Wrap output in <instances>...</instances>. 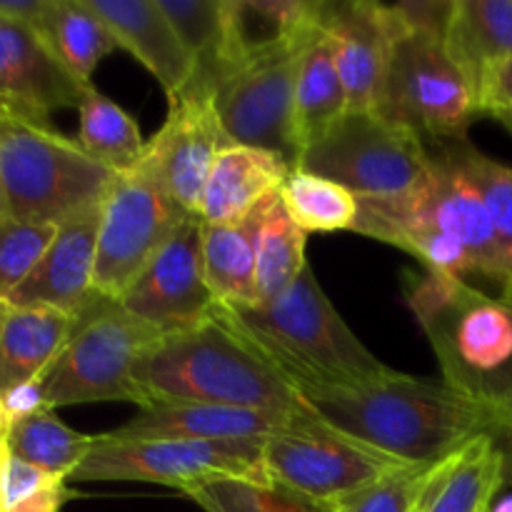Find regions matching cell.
Listing matches in <instances>:
<instances>
[{"instance_id":"23","label":"cell","mask_w":512,"mask_h":512,"mask_svg":"<svg viewBox=\"0 0 512 512\" xmlns=\"http://www.w3.org/2000/svg\"><path fill=\"white\" fill-rule=\"evenodd\" d=\"M443 40L478 98L485 75L512 58V0H453Z\"/></svg>"},{"instance_id":"21","label":"cell","mask_w":512,"mask_h":512,"mask_svg":"<svg viewBox=\"0 0 512 512\" xmlns=\"http://www.w3.org/2000/svg\"><path fill=\"white\" fill-rule=\"evenodd\" d=\"M70 330L73 315L0 300V400L38 383L65 348Z\"/></svg>"},{"instance_id":"1","label":"cell","mask_w":512,"mask_h":512,"mask_svg":"<svg viewBox=\"0 0 512 512\" xmlns=\"http://www.w3.org/2000/svg\"><path fill=\"white\" fill-rule=\"evenodd\" d=\"M300 400L330 430L405 465L440 463L495 423L480 400L395 370L350 388L305 390Z\"/></svg>"},{"instance_id":"40","label":"cell","mask_w":512,"mask_h":512,"mask_svg":"<svg viewBox=\"0 0 512 512\" xmlns=\"http://www.w3.org/2000/svg\"><path fill=\"white\" fill-rule=\"evenodd\" d=\"M48 5L50 0H0V18L28 25V28H38Z\"/></svg>"},{"instance_id":"20","label":"cell","mask_w":512,"mask_h":512,"mask_svg":"<svg viewBox=\"0 0 512 512\" xmlns=\"http://www.w3.org/2000/svg\"><path fill=\"white\" fill-rule=\"evenodd\" d=\"M293 165L270 150L250 145H225L210 168L200 200V220L210 225L238 223L260 200L285 183Z\"/></svg>"},{"instance_id":"12","label":"cell","mask_w":512,"mask_h":512,"mask_svg":"<svg viewBox=\"0 0 512 512\" xmlns=\"http://www.w3.org/2000/svg\"><path fill=\"white\" fill-rule=\"evenodd\" d=\"M118 303L160 335L193 330L213 318L220 303L205 280L200 215H190L175 230Z\"/></svg>"},{"instance_id":"33","label":"cell","mask_w":512,"mask_h":512,"mask_svg":"<svg viewBox=\"0 0 512 512\" xmlns=\"http://www.w3.org/2000/svg\"><path fill=\"white\" fill-rule=\"evenodd\" d=\"M455 155L460 165L473 180L475 188L483 195L485 205L493 218L495 233H498L500 250H503L505 268H508V280L512 278V168L488 158L480 150H475L468 140H455Z\"/></svg>"},{"instance_id":"30","label":"cell","mask_w":512,"mask_h":512,"mask_svg":"<svg viewBox=\"0 0 512 512\" xmlns=\"http://www.w3.org/2000/svg\"><path fill=\"white\" fill-rule=\"evenodd\" d=\"M285 210L305 233L353 230L360 203L350 190L320 175L293 168L280 185Z\"/></svg>"},{"instance_id":"24","label":"cell","mask_w":512,"mask_h":512,"mask_svg":"<svg viewBox=\"0 0 512 512\" xmlns=\"http://www.w3.org/2000/svg\"><path fill=\"white\" fill-rule=\"evenodd\" d=\"M263 200L238 223H203V268L210 293L223 308L240 310L258 305L255 263Z\"/></svg>"},{"instance_id":"29","label":"cell","mask_w":512,"mask_h":512,"mask_svg":"<svg viewBox=\"0 0 512 512\" xmlns=\"http://www.w3.org/2000/svg\"><path fill=\"white\" fill-rule=\"evenodd\" d=\"M80 135L78 143L90 158L103 163L115 173L133 170L145 153L148 140L140 135L133 115L125 113L115 100L90 85L78 105Z\"/></svg>"},{"instance_id":"17","label":"cell","mask_w":512,"mask_h":512,"mask_svg":"<svg viewBox=\"0 0 512 512\" xmlns=\"http://www.w3.org/2000/svg\"><path fill=\"white\" fill-rule=\"evenodd\" d=\"M310 413H273V410L230 408V405H153L135 415L123 428L110 430L115 438H188L265 443L303 425Z\"/></svg>"},{"instance_id":"43","label":"cell","mask_w":512,"mask_h":512,"mask_svg":"<svg viewBox=\"0 0 512 512\" xmlns=\"http://www.w3.org/2000/svg\"><path fill=\"white\" fill-rule=\"evenodd\" d=\"M5 428H0V485H3V468H5V458H8V450H5ZM0 512H3V505H0Z\"/></svg>"},{"instance_id":"25","label":"cell","mask_w":512,"mask_h":512,"mask_svg":"<svg viewBox=\"0 0 512 512\" xmlns=\"http://www.w3.org/2000/svg\"><path fill=\"white\" fill-rule=\"evenodd\" d=\"M345 110L348 100L320 10L318 23L300 43L298 70H295V130H298L300 150L323 135Z\"/></svg>"},{"instance_id":"39","label":"cell","mask_w":512,"mask_h":512,"mask_svg":"<svg viewBox=\"0 0 512 512\" xmlns=\"http://www.w3.org/2000/svg\"><path fill=\"white\" fill-rule=\"evenodd\" d=\"M73 495L75 493L68 488V480H55L53 485H48V488L40 490L38 495H33V498L25 500L18 508L8 512H60Z\"/></svg>"},{"instance_id":"44","label":"cell","mask_w":512,"mask_h":512,"mask_svg":"<svg viewBox=\"0 0 512 512\" xmlns=\"http://www.w3.org/2000/svg\"><path fill=\"white\" fill-rule=\"evenodd\" d=\"M500 300H503V303L512 305V278L505 280V283H503V295H500Z\"/></svg>"},{"instance_id":"34","label":"cell","mask_w":512,"mask_h":512,"mask_svg":"<svg viewBox=\"0 0 512 512\" xmlns=\"http://www.w3.org/2000/svg\"><path fill=\"white\" fill-rule=\"evenodd\" d=\"M58 235L53 223H25L0 213V300H8Z\"/></svg>"},{"instance_id":"14","label":"cell","mask_w":512,"mask_h":512,"mask_svg":"<svg viewBox=\"0 0 512 512\" xmlns=\"http://www.w3.org/2000/svg\"><path fill=\"white\" fill-rule=\"evenodd\" d=\"M348 113H380L388 88L393 25L383 3H323Z\"/></svg>"},{"instance_id":"38","label":"cell","mask_w":512,"mask_h":512,"mask_svg":"<svg viewBox=\"0 0 512 512\" xmlns=\"http://www.w3.org/2000/svg\"><path fill=\"white\" fill-rule=\"evenodd\" d=\"M508 308L512 313V305H508ZM470 398L488 405L495 413V420L512 418V360L503 370H498V373L490 375V378L480 380V383L470 390ZM490 428H493V425H490Z\"/></svg>"},{"instance_id":"28","label":"cell","mask_w":512,"mask_h":512,"mask_svg":"<svg viewBox=\"0 0 512 512\" xmlns=\"http://www.w3.org/2000/svg\"><path fill=\"white\" fill-rule=\"evenodd\" d=\"M305 245H308V233L293 223L280 198V190H275L263 200V213H260L258 263H255L258 305L278 300L308 268Z\"/></svg>"},{"instance_id":"13","label":"cell","mask_w":512,"mask_h":512,"mask_svg":"<svg viewBox=\"0 0 512 512\" xmlns=\"http://www.w3.org/2000/svg\"><path fill=\"white\" fill-rule=\"evenodd\" d=\"M168 100V118L148 140L138 168L158 180L180 208L198 215L210 168L230 143L215 115L213 90L190 83Z\"/></svg>"},{"instance_id":"4","label":"cell","mask_w":512,"mask_h":512,"mask_svg":"<svg viewBox=\"0 0 512 512\" xmlns=\"http://www.w3.org/2000/svg\"><path fill=\"white\" fill-rule=\"evenodd\" d=\"M115 175L50 123L0 110V213L60 225L98 208Z\"/></svg>"},{"instance_id":"35","label":"cell","mask_w":512,"mask_h":512,"mask_svg":"<svg viewBox=\"0 0 512 512\" xmlns=\"http://www.w3.org/2000/svg\"><path fill=\"white\" fill-rule=\"evenodd\" d=\"M433 465H408L335 503V512H413Z\"/></svg>"},{"instance_id":"8","label":"cell","mask_w":512,"mask_h":512,"mask_svg":"<svg viewBox=\"0 0 512 512\" xmlns=\"http://www.w3.org/2000/svg\"><path fill=\"white\" fill-rule=\"evenodd\" d=\"M380 115L415 130L428 145L465 140V130L480 115L478 98L468 75L450 58L443 35L393 28Z\"/></svg>"},{"instance_id":"32","label":"cell","mask_w":512,"mask_h":512,"mask_svg":"<svg viewBox=\"0 0 512 512\" xmlns=\"http://www.w3.org/2000/svg\"><path fill=\"white\" fill-rule=\"evenodd\" d=\"M188 498L205 512H335L333 505L315 503L275 480H215L190 490Z\"/></svg>"},{"instance_id":"10","label":"cell","mask_w":512,"mask_h":512,"mask_svg":"<svg viewBox=\"0 0 512 512\" xmlns=\"http://www.w3.org/2000/svg\"><path fill=\"white\" fill-rule=\"evenodd\" d=\"M298 50L300 45L250 60L213 85V108L228 143L270 150L293 168L300 155L295 130Z\"/></svg>"},{"instance_id":"9","label":"cell","mask_w":512,"mask_h":512,"mask_svg":"<svg viewBox=\"0 0 512 512\" xmlns=\"http://www.w3.org/2000/svg\"><path fill=\"white\" fill-rule=\"evenodd\" d=\"M190 215L193 213L180 208L168 190L138 165L115 175L100 205L95 293L120 300L140 270Z\"/></svg>"},{"instance_id":"31","label":"cell","mask_w":512,"mask_h":512,"mask_svg":"<svg viewBox=\"0 0 512 512\" xmlns=\"http://www.w3.org/2000/svg\"><path fill=\"white\" fill-rule=\"evenodd\" d=\"M158 5L198 63L193 83L213 90L225 55V0H158Z\"/></svg>"},{"instance_id":"3","label":"cell","mask_w":512,"mask_h":512,"mask_svg":"<svg viewBox=\"0 0 512 512\" xmlns=\"http://www.w3.org/2000/svg\"><path fill=\"white\" fill-rule=\"evenodd\" d=\"M223 310L298 395L305 390L350 388L390 370L340 318L310 265L273 303Z\"/></svg>"},{"instance_id":"27","label":"cell","mask_w":512,"mask_h":512,"mask_svg":"<svg viewBox=\"0 0 512 512\" xmlns=\"http://www.w3.org/2000/svg\"><path fill=\"white\" fill-rule=\"evenodd\" d=\"M3 433L8 455L65 480L73 478L95 443V435L68 428L53 410L5 420Z\"/></svg>"},{"instance_id":"41","label":"cell","mask_w":512,"mask_h":512,"mask_svg":"<svg viewBox=\"0 0 512 512\" xmlns=\"http://www.w3.org/2000/svg\"><path fill=\"white\" fill-rule=\"evenodd\" d=\"M488 435L493 438L495 448L500 453V463H503V493H508V490H512V418L495 420Z\"/></svg>"},{"instance_id":"18","label":"cell","mask_w":512,"mask_h":512,"mask_svg":"<svg viewBox=\"0 0 512 512\" xmlns=\"http://www.w3.org/2000/svg\"><path fill=\"white\" fill-rule=\"evenodd\" d=\"M110 28L118 48L133 53L155 75L168 98L183 93L198 75V63L165 18L158 0H85Z\"/></svg>"},{"instance_id":"26","label":"cell","mask_w":512,"mask_h":512,"mask_svg":"<svg viewBox=\"0 0 512 512\" xmlns=\"http://www.w3.org/2000/svg\"><path fill=\"white\" fill-rule=\"evenodd\" d=\"M33 30H38L55 58L83 85H93V70L118 48L115 35L85 0H50L43 20Z\"/></svg>"},{"instance_id":"42","label":"cell","mask_w":512,"mask_h":512,"mask_svg":"<svg viewBox=\"0 0 512 512\" xmlns=\"http://www.w3.org/2000/svg\"><path fill=\"white\" fill-rule=\"evenodd\" d=\"M488 512H512V490H508V493H500L498 498H495V503L490 505Z\"/></svg>"},{"instance_id":"11","label":"cell","mask_w":512,"mask_h":512,"mask_svg":"<svg viewBox=\"0 0 512 512\" xmlns=\"http://www.w3.org/2000/svg\"><path fill=\"white\" fill-rule=\"evenodd\" d=\"M263 463L270 480L325 505L340 503L393 470L408 468L335 433L313 415L290 433L265 440Z\"/></svg>"},{"instance_id":"16","label":"cell","mask_w":512,"mask_h":512,"mask_svg":"<svg viewBox=\"0 0 512 512\" xmlns=\"http://www.w3.org/2000/svg\"><path fill=\"white\" fill-rule=\"evenodd\" d=\"M103 205V203H100ZM100 205L58 225V235L18 285L8 303L20 308H48L78 315L95 298V253H98Z\"/></svg>"},{"instance_id":"19","label":"cell","mask_w":512,"mask_h":512,"mask_svg":"<svg viewBox=\"0 0 512 512\" xmlns=\"http://www.w3.org/2000/svg\"><path fill=\"white\" fill-rule=\"evenodd\" d=\"M320 10L318 0H225V55L218 78L255 58L298 48Z\"/></svg>"},{"instance_id":"5","label":"cell","mask_w":512,"mask_h":512,"mask_svg":"<svg viewBox=\"0 0 512 512\" xmlns=\"http://www.w3.org/2000/svg\"><path fill=\"white\" fill-rule=\"evenodd\" d=\"M160 338L153 325L135 318L118 300L95 295L73 318L68 343L40 378L45 408L83 403L143 408L135 368Z\"/></svg>"},{"instance_id":"45","label":"cell","mask_w":512,"mask_h":512,"mask_svg":"<svg viewBox=\"0 0 512 512\" xmlns=\"http://www.w3.org/2000/svg\"><path fill=\"white\" fill-rule=\"evenodd\" d=\"M0 428H5V415H3V408H0Z\"/></svg>"},{"instance_id":"2","label":"cell","mask_w":512,"mask_h":512,"mask_svg":"<svg viewBox=\"0 0 512 512\" xmlns=\"http://www.w3.org/2000/svg\"><path fill=\"white\" fill-rule=\"evenodd\" d=\"M143 408L230 405L308 413L293 385L245 340L223 305L203 325L163 335L135 368Z\"/></svg>"},{"instance_id":"37","label":"cell","mask_w":512,"mask_h":512,"mask_svg":"<svg viewBox=\"0 0 512 512\" xmlns=\"http://www.w3.org/2000/svg\"><path fill=\"white\" fill-rule=\"evenodd\" d=\"M478 110L512 128V58L485 75L478 90Z\"/></svg>"},{"instance_id":"36","label":"cell","mask_w":512,"mask_h":512,"mask_svg":"<svg viewBox=\"0 0 512 512\" xmlns=\"http://www.w3.org/2000/svg\"><path fill=\"white\" fill-rule=\"evenodd\" d=\"M55 480L65 478H55V475L43 473V470L33 468V465L8 455L3 468V485H0V505H3V512L18 508L20 503H25V500H30L33 495H38L40 490L53 485Z\"/></svg>"},{"instance_id":"15","label":"cell","mask_w":512,"mask_h":512,"mask_svg":"<svg viewBox=\"0 0 512 512\" xmlns=\"http://www.w3.org/2000/svg\"><path fill=\"white\" fill-rule=\"evenodd\" d=\"M90 85L65 70L38 30L0 18V110L50 123V113L78 108Z\"/></svg>"},{"instance_id":"22","label":"cell","mask_w":512,"mask_h":512,"mask_svg":"<svg viewBox=\"0 0 512 512\" xmlns=\"http://www.w3.org/2000/svg\"><path fill=\"white\" fill-rule=\"evenodd\" d=\"M503 493V463L488 433L430 468L413 512H488Z\"/></svg>"},{"instance_id":"6","label":"cell","mask_w":512,"mask_h":512,"mask_svg":"<svg viewBox=\"0 0 512 512\" xmlns=\"http://www.w3.org/2000/svg\"><path fill=\"white\" fill-rule=\"evenodd\" d=\"M433 145L380 113L345 110L323 135L305 145L295 168L343 185L358 200H388L425 185Z\"/></svg>"},{"instance_id":"7","label":"cell","mask_w":512,"mask_h":512,"mask_svg":"<svg viewBox=\"0 0 512 512\" xmlns=\"http://www.w3.org/2000/svg\"><path fill=\"white\" fill-rule=\"evenodd\" d=\"M70 480L83 483H158L188 495L215 480H270L263 443L188 438L95 435L88 458Z\"/></svg>"}]
</instances>
